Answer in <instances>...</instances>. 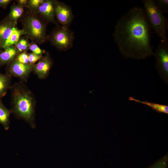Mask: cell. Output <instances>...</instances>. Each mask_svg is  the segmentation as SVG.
<instances>
[{"label":"cell","instance_id":"obj_1","mask_svg":"<svg viewBox=\"0 0 168 168\" xmlns=\"http://www.w3.org/2000/svg\"><path fill=\"white\" fill-rule=\"evenodd\" d=\"M152 28L143 9L134 6L117 21L113 37L125 58L144 59L153 55L150 42Z\"/></svg>","mask_w":168,"mask_h":168},{"label":"cell","instance_id":"obj_2","mask_svg":"<svg viewBox=\"0 0 168 168\" xmlns=\"http://www.w3.org/2000/svg\"><path fill=\"white\" fill-rule=\"evenodd\" d=\"M10 89L11 114L18 119L25 121L32 128H35L36 100L34 93L21 81L12 85Z\"/></svg>","mask_w":168,"mask_h":168},{"label":"cell","instance_id":"obj_3","mask_svg":"<svg viewBox=\"0 0 168 168\" xmlns=\"http://www.w3.org/2000/svg\"><path fill=\"white\" fill-rule=\"evenodd\" d=\"M24 35L36 44H41L48 40L47 27L48 24L37 13L28 10L20 19Z\"/></svg>","mask_w":168,"mask_h":168},{"label":"cell","instance_id":"obj_4","mask_svg":"<svg viewBox=\"0 0 168 168\" xmlns=\"http://www.w3.org/2000/svg\"><path fill=\"white\" fill-rule=\"evenodd\" d=\"M144 10L148 21L161 42L168 41L166 36L167 19L155 5L153 0H142Z\"/></svg>","mask_w":168,"mask_h":168},{"label":"cell","instance_id":"obj_5","mask_svg":"<svg viewBox=\"0 0 168 168\" xmlns=\"http://www.w3.org/2000/svg\"><path fill=\"white\" fill-rule=\"evenodd\" d=\"M75 40L74 32L68 27L59 25L48 35V40L58 50L66 51L72 48Z\"/></svg>","mask_w":168,"mask_h":168},{"label":"cell","instance_id":"obj_6","mask_svg":"<svg viewBox=\"0 0 168 168\" xmlns=\"http://www.w3.org/2000/svg\"><path fill=\"white\" fill-rule=\"evenodd\" d=\"M156 58L155 68L161 79L168 83V43L158 44L153 55Z\"/></svg>","mask_w":168,"mask_h":168},{"label":"cell","instance_id":"obj_7","mask_svg":"<svg viewBox=\"0 0 168 168\" xmlns=\"http://www.w3.org/2000/svg\"><path fill=\"white\" fill-rule=\"evenodd\" d=\"M34 66L29 63H20L15 59L6 65L5 74L11 77H16L20 81L25 83L33 72Z\"/></svg>","mask_w":168,"mask_h":168},{"label":"cell","instance_id":"obj_8","mask_svg":"<svg viewBox=\"0 0 168 168\" xmlns=\"http://www.w3.org/2000/svg\"><path fill=\"white\" fill-rule=\"evenodd\" d=\"M55 16L61 26L69 27L74 19L71 7L65 3L57 0H53Z\"/></svg>","mask_w":168,"mask_h":168},{"label":"cell","instance_id":"obj_9","mask_svg":"<svg viewBox=\"0 0 168 168\" xmlns=\"http://www.w3.org/2000/svg\"><path fill=\"white\" fill-rule=\"evenodd\" d=\"M54 62L49 53L46 52L42 58L34 65L33 72L38 78L45 79L48 76Z\"/></svg>","mask_w":168,"mask_h":168},{"label":"cell","instance_id":"obj_10","mask_svg":"<svg viewBox=\"0 0 168 168\" xmlns=\"http://www.w3.org/2000/svg\"><path fill=\"white\" fill-rule=\"evenodd\" d=\"M17 22L12 20L8 15L0 21V52L15 28L17 26Z\"/></svg>","mask_w":168,"mask_h":168},{"label":"cell","instance_id":"obj_11","mask_svg":"<svg viewBox=\"0 0 168 168\" xmlns=\"http://www.w3.org/2000/svg\"><path fill=\"white\" fill-rule=\"evenodd\" d=\"M37 13L48 24L53 23L58 25L55 20L53 0H44L40 5Z\"/></svg>","mask_w":168,"mask_h":168},{"label":"cell","instance_id":"obj_12","mask_svg":"<svg viewBox=\"0 0 168 168\" xmlns=\"http://www.w3.org/2000/svg\"><path fill=\"white\" fill-rule=\"evenodd\" d=\"M19 54L14 45L4 49L0 52V68L15 59Z\"/></svg>","mask_w":168,"mask_h":168},{"label":"cell","instance_id":"obj_13","mask_svg":"<svg viewBox=\"0 0 168 168\" xmlns=\"http://www.w3.org/2000/svg\"><path fill=\"white\" fill-rule=\"evenodd\" d=\"M11 114L10 110L6 107L1 99L0 98V124L6 130H8L9 128L10 115Z\"/></svg>","mask_w":168,"mask_h":168},{"label":"cell","instance_id":"obj_14","mask_svg":"<svg viewBox=\"0 0 168 168\" xmlns=\"http://www.w3.org/2000/svg\"><path fill=\"white\" fill-rule=\"evenodd\" d=\"M129 100L137 103L146 105L151 107L154 110L159 113H162L166 114H168V106L155 103L147 101H142L140 100L136 99L132 97H130Z\"/></svg>","mask_w":168,"mask_h":168},{"label":"cell","instance_id":"obj_15","mask_svg":"<svg viewBox=\"0 0 168 168\" xmlns=\"http://www.w3.org/2000/svg\"><path fill=\"white\" fill-rule=\"evenodd\" d=\"M23 30L19 29L17 26L15 28L11 34L4 44L3 50L5 48L14 45L18 41L20 37L24 35Z\"/></svg>","mask_w":168,"mask_h":168},{"label":"cell","instance_id":"obj_16","mask_svg":"<svg viewBox=\"0 0 168 168\" xmlns=\"http://www.w3.org/2000/svg\"><path fill=\"white\" fill-rule=\"evenodd\" d=\"M12 77L6 74L0 73V98L3 97L7 94L11 86Z\"/></svg>","mask_w":168,"mask_h":168},{"label":"cell","instance_id":"obj_17","mask_svg":"<svg viewBox=\"0 0 168 168\" xmlns=\"http://www.w3.org/2000/svg\"><path fill=\"white\" fill-rule=\"evenodd\" d=\"M24 8L17 4H13L10 7V10L8 15L12 21L17 22L23 16L25 12Z\"/></svg>","mask_w":168,"mask_h":168},{"label":"cell","instance_id":"obj_18","mask_svg":"<svg viewBox=\"0 0 168 168\" xmlns=\"http://www.w3.org/2000/svg\"><path fill=\"white\" fill-rule=\"evenodd\" d=\"M30 43L29 39L26 36L22 35L14 46L19 53H20L27 52L29 50Z\"/></svg>","mask_w":168,"mask_h":168},{"label":"cell","instance_id":"obj_19","mask_svg":"<svg viewBox=\"0 0 168 168\" xmlns=\"http://www.w3.org/2000/svg\"><path fill=\"white\" fill-rule=\"evenodd\" d=\"M168 156L166 154L147 168H168Z\"/></svg>","mask_w":168,"mask_h":168},{"label":"cell","instance_id":"obj_20","mask_svg":"<svg viewBox=\"0 0 168 168\" xmlns=\"http://www.w3.org/2000/svg\"><path fill=\"white\" fill-rule=\"evenodd\" d=\"M44 0H28L26 7L30 12L37 13L39 7Z\"/></svg>","mask_w":168,"mask_h":168},{"label":"cell","instance_id":"obj_21","mask_svg":"<svg viewBox=\"0 0 168 168\" xmlns=\"http://www.w3.org/2000/svg\"><path fill=\"white\" fill-rule=\"evenodd\" d=\"M157 8L163 14L168 12V0H153Z\"/></svg>","mask_w":168,"mask_h":168},{"label":"cell","instance_id":"obj_22","mask_svg":"<svg viewBox=\"0 0 168 168\" xmlns=\"http://www.w3.org/2000/svg\"><path fill=\"white\" fill-rule=\"evenodd\" d=\"M29 50L31 51L32 53L40 56H43V54L46 52L44 49H41L37 44L33 41L30 43Z\"/></svg>","mask_w":168,"mask_h":168},{"label":"cell","instance_id":"obj_23","mask_svg":"<svg viewBox=\"0 0 168 168\" xmlns=\"http://www.w3.org/2000/svg\"><path fill=\"white\" fill-rule=\"evenodd\" d=\"M15 59L19 62L23 64H29L28 53L27 52L19 53Z\"/></svg>","mask_w":168,"mask_h":168},{"label":"cell","instance_id":"obj_24","mask_svg":"<svg viewBox=\"0 0 168 168\" xmlns=\"http://www.w3.org/2000/svg\"><path fill=\"white\" fill-rule=\"evenodd\" d=\"M29 63L34 65L37 61H39L43 56H40L32 53H28Z\"/></svg>","mask_w":168,"mask_h":168},{"label":"cell","instance_id":"obj_25","mask_svg":"<svg viewBox=\"0 0 168 168\" xmlns=\"http://www.w3.org/2000/svg\"><path fill=\"white\" fill-rule=\"evenodd\" d=\"M12 1L11 0H0V7L6 9Z\"/></svg>","mask_w":168,"mask_h":168},{"label":"cell","instance_id":"obj_26","mask_svg":"<svg viewBox=\"0 0 168 168\" xmlns=\"http://www.w3.org/2000/svg\"><path fill=\"white\" fill-rule=\"evenodd\" d=\"M15 1L19 6L24 8H26L28 0H16Z\"/></svg>","mask_w":168,"mask_h":168}]
</instances>
